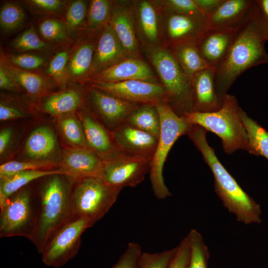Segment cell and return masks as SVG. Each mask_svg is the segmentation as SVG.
<instances>
[{
    "label": "cell",
    "mask_w": 268,
    "mask_h": 268,
    "mask_svg": "<svg viewBox=\"0 0 268 268\" xmlns=\"http://www.w3.org/2000/svg\"><path fill=\"white\" fill-rule=\"evenodd\" d=\"M268 41V36L255 0L239 25L227 54L214 68L215 89L221 100L244 71L268 63V54L265 47Z\"/></svg>",
    "instance_id": "cell-1"
},
{
    "label": "cell",
    "mask_w": 268,
    "mask_h": 268,
    "mask_svg": "<svg viewBox=\"0 0 268 268\" xmlns=\"http://www.w3.org/2000/svg\"><path fill=\"white\" fill-rule=\"evenodd\" d=\"M206 131L192 125L187 135L201 152L214 178L216 195L228 211L244 224L261 222L260 205L238 184L217 158L214 149L207 142Z\"/></svg>",
    "instance_id": "cell-2"
},
{
    "label": "cell",
    "mask_w": 268,
    "mask_h": 268,
    "mask_svg": "<svg viewBox=\"0 0 268 268\" xmlns=\"http://www.w3.org/2000/svg\"><path fill=\"white\" fill-rule=\"evenodd\" d=\"M72 184L66 176L54 174L45 177L40 185L37 225L30 240L39 253H42L55 233L72 216Z\"/></svg>",
    "instance_id": "cell-3"
},
{
    "label": "cell",
    "mask_w": 268,
    "mask_h": 268,
    "mask_svg": "<svg viewBox=\"0 0 268 268\" xmlns=\"http://www.w3.org/2000/svg\"><path fill=\"white\" fill-rule=\"evenodd\" d=\"M236 97L226 94L221 107L211 112H186L183 117L191 125L201 127L217 135L225 153L231 154L239 149L248 151V137L240 118Z\"/></svg>",
    "instance_id": "cell-4"
},
{
    "label": "cell",
    "mask_w": 268,
    "mask_h": 268,
    "mask_svg": "<svg viewBox=\"0 0 268 268\" xmlns=\"http://www.w3.org/2000/svg\"><path fill=\"white\" fill-rule=\"evenodd\" d=\"M155 105L160 119V133L149 174L154 195L157 199L164 200L172 196L164 183V163L176 141L181 136L188 134L192 125L184 117L177 114L167 101H161Z\"/></svg>",
    "instance_id": "cell-5"
},
{
    "label": "cell",
    "mask_w": 268,
    "mask_h": 268,
    "mask_svg": "<svg viewBox=\"0 0 268 268\" xmlns=\"http://www.w3.org/2000/svg\"><path fill=\"white\" fill-rule=\"evenodd\" d=\"M148 54L165 90L170 106L181 117L186 112H193L192 81L171 50L165 47L154 46Z\"/></svg>",
    "instance_id": "cell-6"
},
{
    "label": "cell",
    "mask_w": 268,
    "mask_h": 268,
    "mask_svg": "<svg viewBox=\"0 0 268 268\" xmlns=\"http://www.w3.org/2000/svg\"><path fill=\"white\" fill-rule=\"evenodd\" d=\"M121 190L108 185L100 176L75 182L71 193L72 215L87 219L93 225L109 210Z\"/></svg>",
    "instance_id": "cell-7"
},
{
    "label": "cell",
    "mask_w": 268,
    "mask_h": 268,
    "mask_svg": "<svg viewBox=\"0 0 268 268\" xmlns=\"http://www.w3.org/2000/svg\"><path fill=\"white\" fill-rule=\"evenodd\" d=\"M0 237L23 236L29 240L37 225V205L30 187H24L0 205Z\"/></svg>",
    "instance_id": "cell-8"
},
{
    "label": "cell",
    "mask_w": 268,
    "mask_h": 268,
    "mask_svg": "<svg viewBox=\"0 0 268 268\" xmlns=\"http://www.w3.org/2000/svg\"><path fill=\"white\" fill-rule=\"evenodd\" d=\"M93 225L85 218L72 216L52 236L41 253L46 266L59 268L77 254L82 233Z\"/></svg>",
    "instance_id": "cell-9"
},
{
    "label": "cell",
    "mask_w": 268,
    "mask_h": 268,
    "mask_svg": "<svg viewBox=\"0 0 268 268\" xmlns=\"http://www.w3.org/2000/svg\"><path fill=\"white\" fill-rule=\"evenodd\" d=\"M151 159L119 151L103 159L100 177L108 185L121 190L141 183L150 170Z\"/></svg>",
    "instance_id": "cell-10"
},
{
    "label": "cell",
    "mask_w": 268,
    "mask_h": 268,
    "mask_svg": "<svg viewBox=\"0 0 268 268\" xmlns=\"http://www.w3.org/2000/svg\"><path fill=\"white\" fill-rule=\"evenodd\" d=\"M91 87L125 101L139 105L156 104L167 102L165 90L161 84L141 80L118 82H93Z\"/></svg>",
    "instance_id": "cell-11"
},
{
    "label": "cell",
    "mask_w": 268,
    "mask_h": 268,
    "mask_svg": "<svg viewBox=\"0 0 268 268\" xmlns=\"http://www.w3.org/2000/svg\"><path fill=\"white\" fill-rule=\"evenodd\" d=\"M88 97L97 114L111 132L125 124L131 113L140 105L91 86L89 89Z\"/></svg>",
    "instance_id": "cell-12"
},
{
    "label": "cell",
    "mask_w": 268,
    "mask_h": 268,
    "mask_svg": "<svg viewBox=\"0 0 268 268\" xmlns=\"http://www.w3.org/2000/svg\"><path fill=\"white\" fill-rule=\"evenodd\" d=\"M103 160L88 148L73 147L65 150L61 169L71 182L83 178L100 176Z\"/></svg>",
    "instance_id": "cell-13"
},
{
    "label": "cell",
    "mask_w": 268,
    "mask_h": 268,
    "mask_svg": "<svg viewBox=\"0 0 268 268\" xmlns=\"http://www.w3.org/2000/svg\"><path fill=\"white\" fill-rule=\"evenodd\" d=\"M117 148L125 153L152 159L158 139L126 123L111 132Z\"/></svg>",
    "instance_id": "cell-14"
},
{
    "label": "cell",
    "mask_w": 268,
    "mask_h": 268,
    "mask_svg": "<svg viewBox=\"0 0 268 268\" xmlns=\"http://www.w3.org/2000/svg\"><path fill=\"white\" fill-rule=\"evenodd\" d=\"M149 65L138 57H129L87 79L93 82H118L131 80L155 81Z\"/></svg>",
    "instance_id": "cell-15"
},
{
    "label": "cell",
    "mask_w": 268,
    "mask_h": 268,
    "mask_svg": "<svg viewBox=\"0 0 268 268\" xmlns=\"http://www.w3.org/2000/svg\"><path fill=\"white\" fill-rule=\"evenodd\" d=\"M129 57L123 46L108 23L102 30L95 46L92 65L87 78Z\"/></svg>",
    "instance_id": "cell-16"
},
{
    "label": "cell",
    "mask_w": 268,
    "mask_h": 268,
    "mask_svg": "<svg viewBox=\"0 0 268 268\" xmlns=\"http://www.w3.org/2000/svg\"><path fill=\"white\" fill-rule=\"evenodd\" d=\"M239 25L234 27L206 30L198 40L199 50L209 67L215 68L223 60Z\"/></svg>",
    "instance_id": "cell-17"
},
{
    "label": "cell",
    "mask_w": 268,
    "mask_h": 268,
    "mask_svg": "<svg viewBox=\"0 0 268 268\" xmlns=\"http://www.w3.org/2000/svg\"><path fill=\"white\" fill-rule=\"evenodd\" d=\"M193 112H214L222 106L214 82V68L208 67L197 73L192 79Z\"/></svg>",
    "instance_id": "cell-18"
},
{
    "label": "cell",
    "mask_w": 268,
    "mask_h": 268,
    "mask_svg": "<svg viewBox=\"0 0 268 268\" xmlns=\"http://www.w3.org/2000/svg\"><path fill=\"white\" fill-rule=\"evenodd\" d=\"M168 10L166 30L171 46L198 41L205 31V21Z\"/></svg>",
    "instance_id": "cell-19"
},
{
    "label": "cell",
    "mask_w": 268,
    "mask_h": 268,
    "mask_svg": "<svg viewBox=\"0 0 268 268\" xmlns=\"http://www.w3.org/2000/svg\"><path fill=\"white\" fill-rule=\"evenodd\" d=\"M109 23L128 56L139 58L133 11L131 7L126 5L113 6Z\"/></svg>",
    "instance_id": "cell-20"
},
{
    "label": "cell",
    "mask_w": 268,
    "mask_h": 268,
    "mask_svg": "<svg viewBox=\"0 0 268 268\" xmlns=\"http://www.w3.org/2000/svg\"><path fill=\"white\" fill-rule=\"evenodd\" d=\"M252 0H224L218 8L205 20V31L234 27L245 18L254 4Z\"/></svg>",
    "instance_id": "cell-21"
},
{
    "label": "cell",
    "mask_w": 268,
    "mask_h": 268,
    "mask_svg": "<svg viewBox=\"0 0 268 268\" xmlns=\"http://www.w3.org/2000/svg\"><path fill=\"white\" fill-rule=\"evenodd\" d=\"M81 121L89 149L102 160L120 151L114 142L111 132L109 134L93 117L83 114Z\"/></svg>",
    "instance_id": "cell-22"
},
{
    "label": "cell",
    "mask_w": 268,
    "mask_h": 268,
    "mask_svg": "<svg viewBox=\"0 0 268 268\" xmlns=\"http://www.w3.org/2000/svg\"><path fill=\"white\" fill-rule=\"evenodd\" d=\"M0 65L19 87L24 89L30 96L38 98L47 93L48 83L43 76L13 66L3 53L0 54Z\"/></svg>",
    "instance_id": "cell-23"
},
{
    "label": "cell",
    "mask_w": 268,
    "mask_h": 268,
    "mask_svg": "<svg viewBox=\"0 0 268 268\" xmlns=\"http://www.w3.org/2000/svg\"><path fill=\"white\" fill-rule=\"evenodd\" d=\"M57 139L54 131L46 126L34 129L25 144L26 155L34 160H46L55 150Z\"/></svg>",
    "instance_id": "cell-24"
},
{
    "label": "cell",
    "mask_w": 268,
    "mask_h": 268,
    "mask_svg": "<svg viewBox=\"0 0 268 268\" xmlns=\"http://www.w3.org/2000/svg\"><path fill=\"white\" fill-rule=\"evenodd\" d=\"M54 174L66 176L65 172L60 168L57 170L23 171L0 179V205L2 204L10 197L31 182Z\"/></svg>",
    "instance_id": "cell-25"
},
{
    "label": "cell",
    "mask_w": 268,
    "mask_h": 268,
    "mask_svg": "<svg viewBox=\"0 0 268 268\" xmlns=\"http://www.w3.org/2000/svg\"><path fill=\"white\" fill-rule=\"evenodd\" d=\"M197 41L171 46V51L186 75L191 80L198 72L209 67L201 56Z\"/></svg>",
    "instance_id": "cell-26"
},
{
    "label": "cell",
    "mask_w": 268,
    "mask_h": 268,
    "mask_svg": "<svg viewBox=\"0 0 268 268\" xmlns=\"http://www.w3.org/2000/svg\"><path fill=\"white\" fill-rule=\"evenodd\" d=\"M126 123L145 132L158 139L160 133V119L154 104L138 106L130 115Z\"/></svg>",
    "instance_id": "cell-27"
},
{
    "label": "cell",
    "mask_w": 268,
    "mask_h": 268,
    "mask_svg": "<svg viewBox=\"0 0 268 268\" xmlns=\"http://www.w3.org/2000/svg\"><path fill=\"white\" fill-rule=\"evenodd\" d=\"M240 116L248 134L247 151L255 155L262 156L268 160V132L242 109Z\"/></svg>",
    "instance_id": "cell-28"
},
{
    "label": "cell",
    "mask_w": 268,
    "mask_h": 268,
    "mask_svg": "<svg viewBox=\"0 0 268 268\" xmlns=\"http://www.w3.org/2000/svg\"><path fill=\"white\" fill-rule=\"evenodd\" d=\"M81 102L79 93L70 89L50 96L44 102L42 108L52 116H62L75 111Z\"/></svg>",
    "instance_id": "cell-29"
},
{
    "label": "cell",
    "mask_w": 268,
    "mask_h": 268,
    "mask_svg": "<svg viewBox=\"0 0 268 268\" xmlns=\"http://www.w3.org/2000/svg\"><path fill=\"white\" fill-rule=\"evenodd\" d=\"M137 14L142 36L150 45L154 46L159 35L158 15L155 7L149 1H140L138 4Z\"/></svg>",
    "instance_id": "cell-30"
},
{
    "label": "cell",
    "mask_w": 268,
    "mask_h": 268,
    "mask_svg": "<svg viewBox=\"0 0 268 268\" xmlns=\"http://www.w3.org/2000/svg\"><path fill=\"white\" fill-rule=\"evenodd\" d=\"M95 46L85 43L80 46L70 60L67 73L72 79L88 77L93 60Z\"/></svg>",
    "instance_id": "cell-31"
},
{
    "label": "cell",
    "mask_w": 268,
    "mask_h": 268,
    "mask_svg": "<svg viewBox=\"0 0 268 268\" xmlns=\"http://www.w3.org/2000/svg\"><path fill=\"white\" fill-rule=\"evenodd\" d=\"M58 123L66 139L74 147L89 149L81 121L67 114L61 116Z\"/></svg>",
    "instance_id": "cell-32"
},
{
    "label": "cell",
    "mask_w": 268,
    "mask_h": 268,
    "mask_svg": "<svg viewBox=\"0 0 268 268\" xmlns=\"http://www.w3.org/2000/svg\"><path fill=\"white\" fill-rule=\"evenodd\" d=\"M187 236L190 244V257L187 268H208L209 253L201 234L193 229Z\"/></svg>",
    "instance_id": "cell-33"
},
{
    "label": "cell",
    "mask_w": 268,
    "mask_h": 268,
    "mask_svg": "<svg viewBox=\"0 0 268 268\" xmlns=\"http://www.w3.org/2000/svg\"><path fill=\"white\" fill-rule=\"evenodd\" d=\"M113 6L111 0H91L87 12V28L91 30L103 29L109 22Z\"/></svg>",
    "instance_id": "cell-34"
},
{
    "label": "cell",
    "mask_w": 268,
    "mask_h": 268,
    "mask_svg": "<svg viewBox=\"0 0 268 268\" xmlns=\"http://www.w3.org/2000/svg\"><path fill=\"white\" fill-rule=\"evenodd\" d=\"M25 14L23 8L13 2L4 4L0 10L1 29L5 33H10L20 27L24 22Z\"/></svg>",
    "instance_id": "cell-35"
},
{
    "label": "cell",
    "mask_w": 268,
    "mask_h": 268,
    "mask_svg": "<svg viewBox=\"0 0 268 268\" xmlns=\"http://www.w3.org/2000/svg\"><path fill=\"white\" fill-rule=\"evenodd\" d=\"M57 166V163L48 160L27 162L10 161L0 165V179L10 176L21 171L49 170Z\"/></svg>",
    "instance_id": "cell-36"
},
{
    "label": "cell",
    "mask_w": 268,
    "mask_h": 268,
    "mask_svg": "<svg viewBox=\"0 0 268 268\" xmlns=\"http://www.w3.org/2000/svg\"><path fill=\"white\" fill-rule=\"evenodd\" d=\"M11 46L20 52L42 50L48 47L32 27L17 36L12 41Z\"/></svg>",
    "instance_id": "cell-37"
},
{
    "label": "cell",
    "mask_w": 268,
    "mask_h": 268,
    "mask_svg": "<svg viewBox=\"0 0 268 268\" xmlns=\"http://www.w3.org/2000/svg\"><path fill=\"white\" fill-rule=\"evenodd\" d=\"M67 27L61 21L46 19L39 24V32L46 40L53 42H62L67 38Z\"/></svg>",
    "instance_id": "cell-38"
},
{
    "label": "cell",
    "mask_w": 268,
    "mask_h": 268,
    "mask_svg": "<svg viewBox=\"0 0 268 268\" xmlns=\"http://www.w3.org/2000/svg\"><path fill=\"white\" fill-rule=\"evenodd\" d=\"M176 249L155 253L142 252L138 268H168Z\"/></svg>",
    "instance_id": "cell-39"
},
{
    "label": "cell",
    "mask_w": 268,
    "mask_h": 268,
    "mask_svg": "<svg viewBox=\"0 0 268 268\" xmlns=\"http://www.w3.org/2000/svg\"><path fill=\"white\" fill-rule=\"evenodd\" d=\"M68 59V51H61L54 56L48 66L47 74L58 84L63 85L65 82Z\"/></svg>",
    "instance_id": "cell-40"
},
{
    "label": "cell",
    "mask_w": 268,
    "mask_h": 268,
    "mask_svg": "<svg viewBox=\"0 0 268 268\" xmlns=\"http://www.w3.org/2000/svg\"><path fill=\"white\" fill-rule=\"evenodd\" d=\"M164 3L167 9L205 22L206 17L195 0H168Z\"/></svg>",
    "instance_id": "cell-41"
},
{
    "label": "cell",
    "mask_w": 268,
    "mask_h": 268,
    "mask_svg": "<svg viewBox=\"0 0 268 268\" xmlns=\"http://www.w3.org/2000/svg\"><path fill=\"white\" fill-rule=\"evenodd\" d=\"M86 1L81 0L73 1L69 6L66 13V24L67 29L73 31L80 27L87 14Z\"/></svg>",
    "instance_id": "cell-42"
},
{
    "label": "cell",
    "mask_w": 268,
    "mask_h": 268,
    "mask_svg": "<svg viewBox=\"0 0 268 268\" xmlns=\"http://www.w3.org/2000/svg\"><path fill=\"white\" fill-rule=\"evenodd\" d=\"M7 58L13 66L29 71L41 67L45 62L42 56L27 53L8 55Z\"/></svg>",
    "instance_id": "cell-43"
},
{
    "label": "cell",
    "mask_w": 268,
    "mask_h": 268,
    "mask_svg": "<svg viewBox=\"0 0 268 268\" xmlns=\"http://www.w3.org/2000/svg\"><path fill=\"white\" fill-rule=\"evenodd\" d=\"M142 253L138 243H129L126 251L112 268H138Z\"/></svg>",
    "instance_id": "cell-44"
},
{
    "label": "cell",
    "mask_w": 268,
    "mask_h": 268,
    "mask_svg": "<svg viewBox=\"0 0 268 268\" xmlns=\"http://www.w3.org/2000/svg\"><path fill=\"white\" fill-rule=\"evenodd\" d=\"M176 252L168 268H187L190 257V244L187 236L176 247Z\"/></svg>",
    "instance_id": "cell-45"
},
{
    "label": "cell",
    "mask_w": 268,
    "mask_h": 268,
    "mask_svg": "<svg viewBox=\"0 0 268 268\" xmlns=\"http://www.w3.org/2000/svg\"><path fill=\"white\" fill-rule=\"evenodd\" d=\"M27 116V113L21 109L0 100V120L1 121L23 118Z\"/></svg>",
    "instance_id": "cell-46"
},
{
    "label": "cell",
    "mask_w": 268,
    "mask_h": 268,
    "mask_svg": "<svg viewBox=\"0 0 268 268\" xmlns=\"http://www.w3.org/2000/svg\"><path fill=\"white\" fill-rule=\"evenodd\" d=\"M29 2L36 8L47 12H53L59 9L63 2L59 0H31Z\"/></svg>",
    "instance_id": "cell-47"
},
{
    "label": "cell",
    "mask_w": 268,
    "mask_h": 268,
    "mask_svg": "<svg viewBox=\"0 0 268 268\" xmlns=\"http://www.w3.org/2000/svg\"><path fill=\"white\" fill-rule=\"evenodd\" d=\"M224 0H195L198 6L206 17L214 12Z\"/></svg>",
    "instance_id": "cell-48"
},
{
    "label": "cell",
    "mask_w": 268,
    "mask_h": 268,
    "mask_svg": "<svg viewBox=\"0 0 268 268\" xmlns=\"http://www.w3.org/2000/svg\"><path fill=\"white\" fill-rule=\"evenodd\" d=\"M19 86L9 76L5 69L0 65V88L12 91H19Z\"/></svg>",
    "instance_id": "cell-49"
},
{
    "label": "cell",
    "mask_w": 268,
    "mask_h": 268,
    "mask_svg": "<svg viewBox=\"0 0 268 268\" xmlns=\"http://www.w3.org/2000/svg\"><path fill=\"white\" fill-rule=\"evenodd\" d=\"M263 24L268 36V0H256Z\"/></svg>",
    "instance_id": "cell-50"
},
{
    "label": "cell",
    "mask_w": 268,
    "mask_h": 268,
    "mask_svg": "<svg viewBox=\"0 0 268 268\" xmlns=\"http://www.w3.org/2000/svg\"><path fill=\"white\" fill-rule=\"evenodd\" d=\"M12 135V130L6 128L0 132V154L2 155L6 151Z\"/></svg>",
    "instance_id": "cell-51"
}]
</instances>
